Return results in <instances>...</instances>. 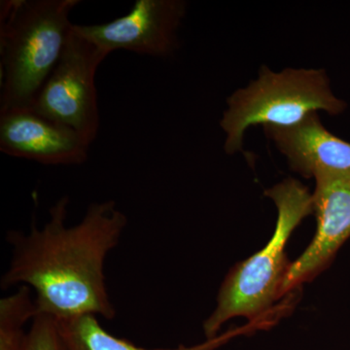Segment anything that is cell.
Segmentation results:
<instances>
[{"instance_id": "9c48e42d", "label": "cell", "mask_w": 350, "mask_h": 350, "mask_svg": "<svg viewBox=\"0 0 350 350\" xmlns=\"http://www.w3.org/2000/svg\"><path fill=\"white\" fill-rule=\"evenodd\" d=\"M265 135L286 158L290 170L305 178L321 170H350V142L327 130L319 113L290 128L262 126Z\"/></svg>"}, {"instance_id": "ba28073f", "label": "cell", "mask_w": 350, "mask_h": 350, "mask_svg": "<svg viewBox=\"0 0 350 350\" xmlns=\"http://www.w3.org/2000/svg\"><path fill=\"white\" fill-rule=\"evenodd\" d=\"M91 144L79 133L31 108L0 113V151L46 165H79Z\"/></svg>"}, {"instance_id": "5b68a950", "label": "cell", "mask_w": 350, "mask_h": 350, "mask_svg": "<svg viewBox=\"0 0 350 350\" xmlns=\"http://www.w3.org/2000/svg\"><path fill=\"white\" fill-rule=\"evenodd\" d=\"M108 55L76 33L71 27L63 54L31 109L45 118L73 129L93 144L100 122L96 75Z\"/></svg>"}, {"instance_id": "8fae6325", "label": "cell", "mask_w": 350, "mask_h": 350, "mask_svg": "<svg viewBox=\"0 0 350 350\" xmlns=\"http://www.w3.org/2000/svg\"><path fill=\"white\" fill-rule=\"evenodd\" d=\"M36 312L31 288L18 287L15 293L0 300V350H25L29 331L27 322Z\"/></svg>"}, {"instance_id": "7c38bea8", "label": "cell", "mask_w": 350, "mask_h": 350, "mask_svg": "<svg viewBox=\"0 0 350 350\" xmlns=\"http://www.w3.org/2000/svg\"><path fill=\"white\" fill-rule=\"evenodd\" d=\"M25 350H66L57 319L42 313L36 314L31 323Z\"/></svg>"}, {"instance_id": "6da1fadb", "label": "cell", "mask_w": 350, "mask_h": 350, "mask_svg": "<svg viewBox=\"0 0 350 350\" xmlns=\"http://www.w3.org/2000/svg\"><path fill=\"white\" fill-rule=\"evenodd\" d=\"M68 197L51 207L49 220L31 231H9L12 258L1 278L4 289H31L36 312L57 320L94 315L116 317L105 282L108 254L121 241L128 225L114 200L93 202L75 226L66 225Z\"/></svg>"}, {"instance_id": "8992f818", "label": "cell", "mask_w": 350, "mask_h": 350, "mask_svg": "<svg viewBox=\"0 0 350 350\" xmlns=\"http://www.w3.org/2000/svg\"><path fill=\"white\" fill-rule=\"evenodd\" d=\"M313 179L312 215L317 230L305 251L291 262L283 287L284 296L328 269L350 238V170H321Z\"/></svg>"}, {"instance_id": "52a82bcc", "label": "cell", "mask_w": 350, "mask_h": 350, "mask_svg": "<svg viewBox=\"0 0 350 350\" xmlns=\"http://www.w3.org/2000/svg\"><path fill=\"white\" fill-rule=\"evenodd\" d=\"M186 6L182 0H137L123 17L101 25H73L72 29L108 54L125 50L167 57L178 46L177 31Z\"/></svg>"}, {"instance_id": "277c9868", "label": "cell", "mask_w": 350, "mask_h": 350, "mask_svg": "<svg viewBox=\"0 0 350 350\" xmlns=\"http://www.w3.org/2000/svg\"><path fill=\"white\" fill-rule=\"evenodd\" d=\"M220 126L226 133L224 150H243L246 131L252 126L290 128L312 113L342 114L347 103L334 94L324 69L285 68L280 72L262 66L256 80L237 90L227 100Z\"/></svg>"}, {"instance_id": "3957f363", "label": "cell", "mask_w": 350, "mask_h": 350, "mask_svg": "<svg viewBox=\"0 0 350 350\" xmlns=\"http://www.w3.org/2000/svg\"><path fill=\"white\" fill-rule=\"evenodd\" d=\"M80 0H8L0 10V113L31 108L56 68Z\"/></svg>"}, {"instance_id": "7a4b0ae2", "label": "cell", "mask_w": 350, "mask_h": 350, "mask_svg": "<svg viewBox=\"0 0 350 350\" xmlns=\"http://www.w3.org/2000/svg\"><path fill=\"white\" fill-rule=\"evenodd\" d=\"M265 196L278 211L273 236L262 250L237 262L225 276L215 308L202 325L206 340L217 337L223 325L237 317L260 329L271 325L269 313L285 297L283 287L292 262L287 257L288 241L304 219L313 214L312 193L289 177L265 191Z\"/></svg>"}, {"instance_id": "30bf717a", "label": "cell", "mask_w": 350, "mask_h": 350, "mask_svg": "<svg viewBox=\"0 0 350 350\" xmlns=\"http://www.w3.org/2000/svg\"><path fill=\"white\" fill-rule=\"evenodd\" d=\"M57 321L66 350H217L232 338L258 329L256 326L248 324L241 328L230 329L216 338L191 347L180 345L174 349H145L108 333L100 325L98 317L94 315H83Z\"/></svg>"}]
</instances>
